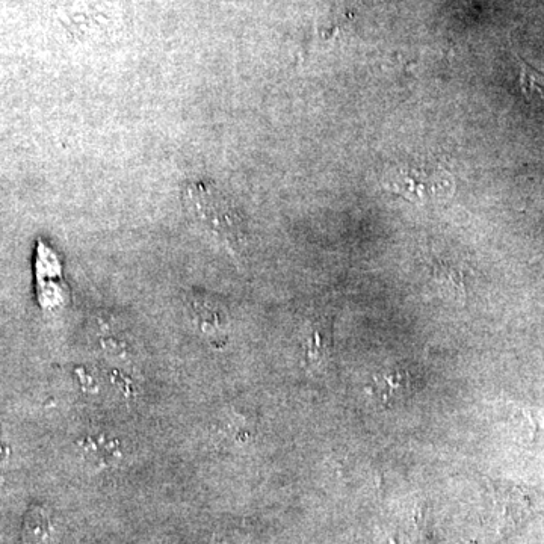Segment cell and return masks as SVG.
<instances>
[{
  "instance_id": "cell-1",
  "label": "cell",
  "mask_w": 544,
  "mask_h": 544,
  "mask_svg": "<svg viewBox=\"0 0 544 544\" xmlns=\"http://www.w3.org/2000/svg\"><path fill=\"white\" fill-rule=\"evenodd\" d=\"M183 204L189 217L232 250L247 241V223L233 198L215 183H189L183 191Z\"/></svg>"
},
{
  "instance_id": "cell-2",
  "label": "cell",
  "mask_w": 544,
  "mask_h": 544,
  "mask_svg": "<svg viewBox=\"0 0 544 544\" xmlns=\"http://www.w3.org/2000/svg\"><path fill=\"white\" fill-rule=\"evenodd\" d=\"M389 185L396 195L415 204L446 200L455 188L451 171L442 162L430 159H416L398 165L390 174Z\"/></svg>"
},
{
  "instance_id": "cell-3",
  "label": "cell",
  "mask_w": 544,
  "mask_h": 544,
  "mask_svg": "<svg viewBox=\"0 0 544 544\" xmlns=\"http://www.w3.org/2000/svg\"><path fill=\"white\" fill-rule=\"evenodd\" d=\"M489 489L499 534L516 531L531 516L532 499L528 490L517 484L495 480H489Z\"/></svg>"
},
{
  "instance_id": "cell-4",
  "label": "cell",
  "mask_w": 544,
  "mask_h": 544,
  "mask_svg": "<svg viewBox=\"0 0 544 544\" xmlns=\"http://www.w3.org/2000/svg\"><path fill=\"white\" fill-rule=\"evenodd\" d=\"M189 313L204 334H218L227 327L229 315L226 307L217 298L206 294H192L188 301Z\"/></svg>"
},
{
  "instance_id": "cell-5",
  "label": "cell",
  "mask_w": 544,
  "mask_h": 544,
  "mask_svg": "<svg viewBox=\"0 0 544 544\" xmlns=\"http://www.w3.org/2000/svg\"><path fill=\"white\" fill-rule=\"evenodd\" d=\"M430 274L443 291L455 297H464L469 291V269L454 260L434 259L430 263Z\"/></svg>"
},
{
  "instance_id": "cell-6",
  "label": "cell",
  "mask_w": 544,
  "mask_h": 544,
  "mask_svg": "<svg viewBox=\"0 0 544 544\" xmlns=\"http://www.w3.org/2000/svg\"><path fill=\"white\" fill-rule=\"evenodd\" d=\"M81 449L88 461L97 466H114L121 460L120 442L105 433L88 434L81 442Z\"/></svg>"
},
{
  "instance_id": "cell-7",
  "label": "cell",
  "mask_w": 544,
  "mask_h": 544,
  "mask_svg": "<svg viewBox=\"0 0 544 544\" xmlns=\"http://www.w3.org/2000/svg\"><path fill=\"white\" fill-rule=\"evenodd\" d=\"M519 85L523 96L529 102H544V73L532 67L525 59L519 58Z\"/></svg>"
},
{
  "instance_id": "cell-8",
  "label": "cell",
  "mask_w": 544,
  "mask_h": 544,
  "mask_svg": "<svg viewBox=\"0 0 544 544\" xmlns=\"http://www.w3.org/2000/svg\"><path fill=\"white\" fill-rule=\"evenodd\" d=\"M50 517L41 507H34L26 514L23 537L28 544H43L50 535Z\"/></svg>"
},
{
  "instance_id": "cell-9",
  "label": "cell",
  "mask_w": 544,
  "mask_h": 544,
  "mask_svg": "<svg viewBox=\"0 0 544 544\" xmlns=\"http://www.w3.org/2000/svg\"><path fill=\"white\" fill-rule=\"evenodd\" d=\"M408 375L405 372L392 371L377 378V390L381 396H396L408 387Z\"/></svg>"
},
{
  "instance_id": "cell-10",
  "label": "cell",
  "mask_w": 544,
  "mask_h": 544,
  "mask_svg": "<svg viewBox=\"0 0 544 544\" xmlns=\"http://www.w3.org/2000/svg\"><path fill=\"white\" fill-rule=\"evenodd\" d=\"M330 344V333L325 325H316L312 336L309 337V354L312 359H324Z\"/></svg>"
},
{
  "instance_id": "cell-11",
  "label": "cell",
  "mask_w": 544,
  "mask_h": 544,
  "mask_svg": "<svg viewBox=\"0 0 544 544\" xmlns=\"http://www.w3.org/2000/svg\"><path fill=\"white\" fill-rule=\"evenodd\" d=\"M100 345H102L103 351L114 359H124L130 353V347L126 340L123 337L114 336V334L103 336L100 339Z\"/></svg>"
}]
</instances>
